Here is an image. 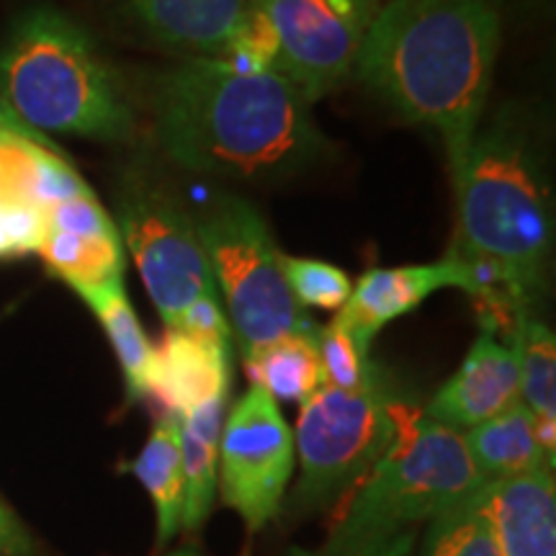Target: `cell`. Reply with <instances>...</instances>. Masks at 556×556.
Here are the masks:
<instances>
[{
	"label": "cell",
	"instance_id": "1",
	"mask_svg": "<svg viewBox=\"0 0 556 556\" xmlns=\"http://www.w3.org/2000/svg\"><path fill=\"white\" fill-rule=\"evenodd\" d=\"M454 193L448 255L469 270L482 328L510 336L544 299L554 258L546 131L531 109L505 103L479 124Z\"/></svg>",
	"mask_w": 556,
	"mask_h": 556
},
{
	"label": "cell",
	"instance_id": "2",
	"mask_svg": "<svg viewBox=\"0 0 556 556\" xmlns=\"http://www.w3.org/2000/svg\"><path fill=\"white\" fill-rule=\"evenodd\" d=\"M144 103L163 155L197 176L281 180L332 155L312 103L276 70L180 58L150 75Z\"/></svg>",
	"mask_w": 556,
	"mask_h": 556
},
{
	"label": "cell",
	"instance_id": "3",
	"mask_svg": "<svg viewBox=\"0 0 556 556\" xmlns=\"http://www.w3.org/2000/svg\"><path fill=\"white\" fill-rule=\"evenodd\" d=\"M500 45L497 0H387L353 75L402 122L438 131L454 184L482 124Z\"/></svg>",
	"mask_w": 556,
	"mask_h": 556
},
{
	"label": "cell",
	"instance_id": "4",
	"mask_svg": "<svg viewBox=\"0 0 556 556\" xmlns=\"http://www.w3.org/2000/svg\"><path fill=\"white\" fill-rule=\"evenodd\" d=\"M0 99L39 135L106 144L137 139L127 83L88 29L54 5H31L0 45Z\"/></svg>",
	"mask_w": 556,
	"mask_h": 556
},
{
	"label": "cell",
	"instance_id": "5",
	"mask_svg": "<svg viewBox=\"0 0 556 556\" xmlns=\"http://www.w3.org/2000/svg\"><path fill=\"white\" fill-rule=\"evenodd\" d=\"M482 482L462 430L400 405L397 433L384 456L348 497L325 544L302 556H374L415 523L467 500Z\"/></svg>",
	"mask_w": 556,
	"mask_h": 556
},
{
	"label": "cell",
	"instance_id": "6",
	"mask_svg": "<svg viewBox=\"0 0 556 556\" xmlns=\"http://www.w3.org/2000/svg\"><path fill=\"white\" fill-rule=\"evenodd\" d=\"M193 219L242 358L278 338L315 330L283 281L281 250L258 208L238 193L217 191Z\"/></svg>",
	"mask_w": 556,
	"mask_h": 556
},
{
	"label": "cell",
	"instance_id": "7",
	"mask_svg": "<svg viewBox=\"0 0 556 556\" xmlns=\"http://www.w3.org/2000/svg\"><path fill=\"white\" fill-rule=\"evenodd\" d=\"M397 407L379 379L353 392L323 384L304 400L294 435L302 464L294 505L323 507L356 490L397 433Z\"/></svg>",
	"mask_w": 556,
	"mask_h": 556
},
{
	"label": "cell",
	"instance_id": "8",
	"mask_svg": "<svg viewBox=\"0 0 556 556\" xmlns=\"http://www.w3.org/2000/svg\"><path fill=\"white\" fill-rule=\"evenodd\" d=\"M114 222L165 330L199 296L217 294L193 212L168 186L131 173L116 193Z\"/></svg>",
	"mask_w": 556,
	"mask_h": 556
},
{
	"label": "cell",
	"instance_id": "9",
	"mask_svg": "<svg viewBox=\"0 0 556 556\" xmlns=\"http://www.w3.org/2000/svg\"><path fill=\"white\" fill-rule=\"evenodd\" d=\"M387 0H248L276 39V73L309 103L353 75L374 18Z\"/></svg>",
	"mask_w": 556,
	"mask_h": 556
},
{
	"label": "cell",
	"instance_id": "10",
	"mask_svg": "<svg viewBox=\"0 0 556 556\" xmlns=\"http://www.w3.org/2000/svg\"><path fill=\"white\" fill-rule=\"evenodd\" d=\"M294 433L266 389L250 387L225 417L219 438V495L258 533L276 518L294 471Z\"/></svg>",
	"mask_w": 556,
	"mask_h": 556
},
{
	"label": "cell",
	"instance_id": "11",
	"mask_svg": "<svg viewBox=\"0 0 556 556\" xmlns=\"http://www.w3.org/2000/svg\"><path fill=\"white\" fill-rule=\"evenodd\" d=\"M45 240L37 253L47 270L75 294L124 283V242L116 222L86 189L45 208Z\"/></svg>",
	"mask_w": 556,
	"mask_h": 556
},
{
	"label": "cell",
	"instance_id": "12",
	"mask_svg": "<svg viewBox=\"0 0 556 556\" xmlns=\"http://www.w3.org/2000/svg\"><path fill=\"white\" fill-rule=\"evenodd\" d=\"M441 289H462L471 294L469 270L451 255L428 266L371 268L358 278L336 319L361 345L371 348L381 328L417 309Z\"/></svg>",
	"mask_w": 556,
	"mask_h": 556
},
{
	"label": "cell",
	"instance_id": "13",
	"mask_svg": "<svg viewBox=\"0 0 556 556\" xmlns=\"http://www.w3.org/2000/svg\"><path fill=\"white\" fill-rule=\"evenodd\" d=\"M520 402L518 358L495 330L482 328L469 356L422 415L454 430L475 428Z\"/></svg>",
	"mask_w": 556,
	"mask_h": 556
},
{
	"label": "cell",
	"instance_id": "14",
	"mask_svg": "<svg viewBox=\"0 0 556 556\" xmlns=\"http://www.w3.org/2000/svg\"><path fill=\"white\" fill-rule=\"evenodd\" d=\"M495 533L503 556H556V486L552 469L484 479L469 495Z\"/></svg>",
	"mask_w": 556,
	"mask_h": 556
},
{
	"label": "cell",
	"instance_id": "15",
	"mask_svg": "<svg viewBox=\"0 0 556 556\" xmlns=\"http://www.w3.org/2000/svg\"><path fill=\"white\" fill-rule=\"evenodd\" d=\"M152 45L180 58H225L245 18V0H114Z\"/></svg>",
	"mask_w": 556,
	"mask_h": 556
},
{
	"label": "cell",
	"instance_id": "16",
	"mask_svg": "<svg viewBox=\"0 0 556 556\" xmlns=\"http://www.w3.org/2000/svg\"><path fill=\"white\" fill-rule=\"evenodd\" d=\"M232 381V351H217L178 330H165L160 345L152 348L148 397L180 420L208 400L227 397Z\"/></svg>",
	"mask_w": 556,
	"mask_h": 556
},
{
	"label": "cell",
	"instance_id": "17",
	"mask_svg": "<svg viewBox=\"0 0 556 556\" xmlns=\"http://www.w3.org/2000/svg\"><path fill=\"white\" fill-rule=\"evenodd\" d=\"M225 417L227 397H217L178 420L180 462H184V523L180 526L191 533H197L212 513Z\"/></svg>",
	"mask_w": 556,
	"mask_h": 556
},
{
	"label": "cell",
	"instance_id": "18",
	"mask_svg": "<svg viewBox=\"0 0 556 556\" xmlns=\"http://www.w3.org/2000/svg\"><path fill=\"white\" fill-rule=\"evenodd\" d=\"M464 441H467L471 462L484 479H505L554 469L544 448L539 446L533 415L523 402H516L505 413L469 428Z\"/></svg>",
	"mask_w": 556,
	"mask_h": 556
},
{
	"label": "cell",
	"instance_id": "19",
	"mask_svg": "<svg viewBox=\"0 0 556 556\" xmlns=\"http://www.w3.org/2000/svg\"><path fill=\"white\" fill-rule=\"evenodd\" d=\"M129 471L142 482L157 513V544L165 546L184 523V462L178 420L160 415Z\"/></svg>",
	"mask_w": 556,
	"mask_h": 556
},
{
	"label": "cell",
	"instance_id": "20",
	"mask_svg": "<svg viewBox=\"0 0 556 556\" xmlns=\"http://www.w3.org/2000/svg\"><path fill=\"white\" fill-rule=\"evenodd\" d=\"M250 387L266 389L274 400L304 402L325 384L317 353V328L278 338L242 358Z\"/></svg>",
	"mask_w": 556,
	"mask_h": 556
},
{
	"label": "cell",
	"instance_id": "21",
	"mask_svg": "<svg viewBox=\"0 0 556 556\" xmlns=\"http://www.w3.org/2000/svg\"><path fill=\"white\" fill-rule=\"evenodd\" d=\"M90 312L99 317L103 332H106L116 358H119L124 387H127V400L139 402L148 397V377L152 364V345L148 332L142 330L137 312L131 309L124 283L114 287L88 291L80 296Z\"/></svg>",
	"mask_w": 556,
	"mask_h": 556
},
{
	"label": "cell",
	"instance_id": "22",
	"mask_svg": "<svg viewBox=\"0 0 556 556\" xmlns=\"http://www.w3.org/2000/svg\"><path fill=\"white\" fill-rule=\"evenodd\" d=\"M518 358L520 402L536 422H556V338L536 315L520 317L510 330Z\"/></svg>",
	"mask_w": 556,
	"mask_h": 556
},
{
	"label": "cell",
	"instance_id": "23",
	"mask_svg": "<svg viewBox=\"0 0 556 556\" xmlns=\"http://www.w3.org/2000/svg\"><path fill=\"white\" fill-rule=\"evenodd\" d=\"M422 556H503L484 516L467 500L438 513L422 541Z\"/></svg>",
	"mask_w": 556,
	"mask_h": 556
},
{
	"label": "cell",
	"instance_id": "24",
	"mask_svg": "<svg viewBox=\"0 0 556 556\" xmlns=\"http://www.w3.org/2000/svg\"><path fill=\"white\" fill-rule=\"evenodd\" d=\"M278 263H281L283 281H287L291 296L296 299V304L302 309H340L348 302V296H351V276L328 261L294 258V255L281 253Z\"/></svg>",
	"mask_w": 556,
	"mask_h": 556
},
{
	"label": "cell",
	"instance_id": "25",
	"mask_svg": "<svg viewBox=\"0 0 556 556\" xmlns=\"http://www.w3.org/2000/svg\"><path fill=\"white\" fill-rule=\"evenodd\" d=\"M317 353L323 366V379L336 389H364L379 379L377 368L368 358V348L358 343L338 319L317 328Z\"/></svg>",
	"mask_w": 556,
	"mask_h": 556
},
{
	"label": "cell",
	"instance_id": "26",
	"mask_svg": "<svg viewBox=\"0 0 556 556\" xmlns=\"http://www.w3.org/2000/svg\"><path fill=\"white\" fill-rule=\"evenodd\" d=\"M45 208L0 204V261H18L37 253L45 240Z\"/></svg>",
	"mask_w": 556,
	"mask_h": 556
},
{
	"label": "cell",
	"instance_id": "27",
	"mask_svg": "<svg viewBox=\"0 0 556 556\" xmlns=\"http://www.w3.org/2000/svg\"><path fill=\"white\" fill-rule=\"evenodd\" d=\"M170 330L184 332V336L199 340L208 348H217V351H232L235 343L219 294H204L197 302H191Z\"/></svg>",
	"mask_w": 556,
	"mask_h": 556
},
{
	"label": "cell",
	"instance_id": "28",
	"mask_svg": "<svg viewBox=\"0 0 556 556\" xmlns=\"http://www.w3.org/2000/svg\"><path fill=\"white\" fill-rule=\"evenodd\" d=\"M0 556H45L11 505L0 497Z\"/></svg>",
	"mask_w": 556,
	"mask_h": 556
},
{
	"label": "cell",
	"instance_id": "29",
	"mask_svg": "<svg viewBox=\"0 0 556 556\" xmlns=\"http://www.w3.org/2000/svg\"><path fill=\"white\" fill-rule=\"evenodd\" d=\"M3 135H39V131L26 127V124L21 122L16 114L5 106V101L0 99V137ZM39 137H45V135H39Z\"/></svg>",
	"mask_w": 556,
	"mask_h": 556
},
{
	"label": "cell",
	"instance_id": "30",
	"mask_svg": "<svg viewBox=\"0 0 556 556\" xmlns=\"http://www.w3.org/2000/svg\"><path fill=\"white\" fill-rule=\"evenodd\" d=\"M413 546H415V531L400 533L397 539L389 541L387 546H381L374 556H413Z\"/></svg>",
	"mask_w": 556,
	"mask_h": 556
},
{
	"label": "cell",
	"instance_id": "31",
	"mask_svg": "<svg viewBox=\"0 0 556 556\" xmlns=\"http://www.w3.org/2000/svg\"><path fill=\"white\" fill-rule=\"evenodd\" d=\"M513 3L520 5V9H526V11H539V9H546L548 0H513Z\"/></svg>",
	"mask_w": 556,
	"mask_h": 556
},
{
	"label": "cell",
	"instance_id": "32",
	"mask_svg": "<svg viewBox=\"0 0 556 556\" xmlns=\"http://www.w3.org/2000/svg\"><path fill=\"white\" fill-rule=\"evenodd\" d=\"M168 556H199V554L193 552V548H180V552H176V554H168Z\"/></svg>",
	"mask_w": 556,
	"mask_h": 556
}]
</instances>
